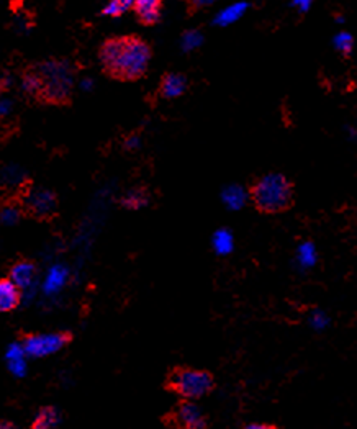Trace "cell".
Instances as JSON below:
<instances>
[{
    "instance_id": "cb8c5ba5",
    "label": "cell",
    "mask_w": 357,
    "mask_h": 429,
    "mask_svg": "<svg viewBox=\"0 0 357 429\" xmlns=\"http://www.w3.org/2000/svg\"><path fill=\"white\" fill-rule=\"evenodd\" d=\"M215 2H218V0H188V5H191L192 10H198L210 7V5H213Z\"/></svg>"
},
{
    "instance_id": "52a82bcc",
    "label": "cell",
    "mask_w": 357,
    "mask_h": 429,
    "mask_svg": "<svg viewBox=\"0 0 357 429\" xmlns=\"http://www.w3.org/2000/svg\"><path fill=\"white\" fill-rule=\"evenodd\" d=\"M167 429H208V418L193 400H178L161 418Z\"/></svg>"
},
{
    "instance_id": "484cf974",
    "label": "cell",
    "mask_w": 357,
    "mask_h": 429,
    "mask_svg": "<svg viewBox=\"0 0 357 429\" xmlns=\"http://www.w3.org/2000/svg\"><path fill=\"white\" fill-rule=\"evenodd\" d=\"M243 429H277V426L269 425V423H251V425H246Z\"/></svg>"
},
{
    "instance_id": "4fadbf2b",
    "label": "cell",
    "mask_w": 357,
    "mask_h": 429,
    "mask_svg": "<svg viewBox=\"0 0 357 429\" xmlns=\"http://www.w3.org/2000/svg\"><path fill=\"white\" fill-rule=\"evenodd\" d=\"M59 423V411L54 406H41L38 410L33 423L30 425V429H53Z\"/></svg>"
},
{
    "instance_id": "3957f363",
    "label": "cell",
    "mask_w": 357,
    "mask_h": 429,
    "mask_svg": "<svg viewBox=\"0 0 357 429\" xmlns=\"http://www.w3.org/2000/svg\"><path fill=\"white\" fill-rule=\"evenodd\" d=\"M166 392L177 395L181 400H200L215 388L212 372L187 366H174L169 369L162 382Z\"/></svg>"
},
{
    "instance_id": "7402d4cb",
    "label": "cell",
    "mask_w": 357,
    "mask_h": 429,
    "mask_svg": "<svg viewBox=\"0 0 357 429\" xmlns=\"http://www.w3.org/2000/svg\"><path fill=\"white\" fill-rule=\"evenodd\" d=\"M299 258H300V263L304 265H311L313 263H315L316 251H315V248H313L311 243L302 244L299 249Z\"/></svg>"
},
{
    "instance_id": "5bb4252c",
    "label": "cell",
    "mask_w": 357,
    "mask_h": 429,
    "mask_svg": "<svg viewBox=\"0 0 357 429\" xmlns=\"http://www.w3.org/2000/svg\"><path fill=\"white\" fill-rule=\"evenodd\" d=\"M247 7H250V5H247L246 2L231 4L226 9L220 10V14L216 15V18H215V23L220 25V26H226V25L235 23V21L240 20L243 15L246 14Z\"/></svg>"
},
{
    "instance_id": "d6986e66",
    "label": "cell",
    "mask_w": 357,
    "mask_h": 429,
    "mask_svg": "<svg viewBox=\"0 0 357 429\" xmlns=\"http://www.w3.org/2000/svg\"><path fill=\"white\" fill-rule=\"evenodd\" d=\"M213 248L218 254H228L233 249V236L228 230H220L213 236Z\"/></svg>"
},
{
    "instance_id": "d4e9b609",
    "label": "cell",
    "mask_w": 357,
    "mask_h": 429,
    "mask_svg": "<svg viewBox=\"0 0 357 429\" xmlns=\"http://www.w3.org/2000/svg\"><path fill=\"white\" fill-rule=\"evenodd\" d=\"M12 112V102L9 99H0V117H7Z\"/></svg>"
},
{
    "instance_id": "6da1fadb",
    "label": "cell",
    "mask_w": 357,
    "mask_h": 429,
    "mask_svg": "<svg viewBox=\"0 0 357 429\" xmlns=\"http://www.w3.org/2000/svg\"><path fill=\"white\" fill-rule=\"evenodd\" d=\"M99 59L108 78L134 83L148 70L151 48L138 36L108 38L99 48Z\"/></svg>"
},
{
    "instance_id": "2e32d148",
    "label": "cell",
    "mask_w": 357,
    "mask_h": 429,
    "mask_svg": "<svg viewBox=\"0 0 357 429\" xmlns=\"http://www.w3.org/2000/svg\"><path fill=\"white\" fill-rule=\"evenodd\" d=\"M250 198V192L240 186H230L223 190V202L231 210H240Z\"/></svg>"
},
{
    "instance_id": "7a4b0ae2",
    "label": "cell",
    "mask_w": 357,
    "mask_h": 429,
    "mask_svg": "<svg viewBox=\"0 0 357 429\" xmlns=\"http://www.w3.org/2000/svg\"><path fill=\"white\" fill-rule=\"evenodd\" d=\"M38 78L36 100L45 105L66 107L71 103L75 66L68 59H48L31 66Z\"/></svg>"
},
{
    "instance_id": "44dd1931",
    "label": "cell",
    "mask_w": 357,
    "mask_h": 429,
    "mask_svg": "<svg viewBox=\"0 0 357 429\" xmlns=\"http://www.w3.org/2000/svg\"><path fill=\"white\" fill-rule=\"evenodd\" d=\"M203 38L202 35L198 33V31L192 30V31H187L186 35L182 36V48L183 50H196V48H198L200 45H202Z\"/></svg>"
},
{
    "instance_id": "e0dca14e",
    "label": "cell",
    "mask_w": 357,
    "mask_h": 429,
    "mask_svg": "<svg viewBox=\"0 0 357 429\" xmlns=\"http://www.w3.org/2000/svg\"><path fill=\"white\" fill-rule=\"evenodd\" d=\"M20 216H23V211H21L18 198L17 197L5 198V202L0 205V218H2L4 223L7 225L17 223Z\"/></svg>"
},
{
    "instance_id": "7c38bea8",
    "label": "cell",
    "mask_w": 357,
    "mask_h": 429,
    "mask_svg": "<svg viewBox=\"0 0 357 429\" xmlns=\"http://www.w3.org/2000/svg\"><path fill=\"white\" fill-rule=\"evenodd\" d=\"M187 89V80L183 75L176 73H167L164 78L161 79L159 84V95L164 99H177L181 97Z\"/></svg>"
},
{
    "instance_id": "277c9868",
    "label": "cell",
    "mask_w": 357,
    "mask_h": 429,
    "mask_svg": "<svg viewBox=\"0 0 357 429\" xmlns=\"http://www.w3.org/2000/svg\"><path fill=\"white\" fill-rule=\"evenodd\" d=\"M250 198L261 213H280L292 205L294 192L282 174H267L257 179L250 189Z\"/></svg>"
},
{
    "instance_id": "ac0fdd59",
    "label": "cell",
    "mask_w": 357,
    "mask_h": 429,
    "mask_svg": "<svg viewBox=\"0 0 357 429\" xmlns=\"http://www.w3.org/2000/svg\"><path fill=\"white\" fill-rule=\"evenodd\" d=\"M134 4H137V0H110L108 2L104 10H102V14L107 15V17H120L122 14H125L127 10L133 9Z\"/></svg>"
},
{
    "instance_id": "9a60e30c",
    "label": "cell",
    "mask_w": 357,
    "mask_h": 429,
    "mask_svg": "<svg viewBox=\"0 0 357 429\" xmlns=\"http://www.w3.org/2000/svg\"><path fill=\"white\" fill-rule=\"evenodd\" d=\"M149 202V192L144 187H134L123 195L122 205L128 210H138L142 206L148 205Z\"/></svg>"
},
{
    "instance_id": "5b68a950",
    "label": "cell",
    "mask_w": 357,
    "mask_h": 429,
    "mask_svg": "<svg viewBox=\"0 0 357 429\" xmlns=\"http://www.w3.org/2000/svg\"><path fill=\"white\" fill-rule=\"evenodd\" d=\"M18 198L21 211L26 218H31L40 223H50V221L56 220L59 213V202L58 195L50 189L45 187H26L23 192L15 195Z\"/></svg>"
},
{
    "instance_id": "83f0119b",
    "label": "cell",
    "mask_w": 357,
    "mask_h": 429,
    "mask_svg": "<svg viewBox=\"0 0 357 429\" xmlns=\"http://www.w3.org/2000/svg\"><path fill=\"white\" fill-rule=\"evenodd\" d=\"M139 144V141H138V137H132V138H128V141H127V148L128 149H133V148H137V146Z\"/></svg>"
},
{
    "instance_id": "ba28073f",
    "label": "cell",
    "mask_w": 357,
    "mask_h": 429,
    "mask_svg": "<svg viewBox=\"0 0 357 429\" xmlns=\"http://www.w3.org/2000/svg\"><path fill=\"white\" fill-rule=\"evenodd\" d=\"M7 277L12 279L21 290L30 289L38 277V268L35 260L26 258H17L7 268Z\"/></svg>"
},
{
    "instance_id": "ffe728a7",
    "label": "cell",
    "mask_w": 357,
    "mask_h": 429,
    "mask_svg": "<svg viewBox=\"0 0 357 429\" xmlns=\"http://www.w3.org/2000/svg\"><path fill=\"white\" fill-rule=\"evenodd\" d=\"M333 45H334V48H336L338 51L348 54V53L353 51L354 40H353V36H351L348 33V31H341V33H338L336 36H334Z\"/></svg>"
},
{
    "instance_id": "4316f807",
    "label": "cell",
    "mask_w": 357,
    "mask_h": 429,
    "mask_svg": "<svg viewBox=\"0 0 357 429\" xmlns=\"http://www.w3.org/2000/svg\"><path fill=\"white\" fill-rule=\"evenodd\" d=\"M0 429H20L15 423L9 421V420H4V418H0Z\"/></svg>"
},
{
    "instance_id": "603a6c76",
    "label": "cell",
    "mask_w": 357,
    "mask_h": 429,
    "mask_svg": "<svg viewBox=\"0 0 357 429\" xmlns=\"http://www.w3.org/2000/svg\"><path fill=\"white\" fill-rule=\"evenodd\" d=\"M315 0H292V5L299 10V12H308Z\"/></svg>"
},
{
    "instance_id": "30bf717a",
    "label": "cell",
    "mask_w": 357,
    "mask_h": 429,
    "mask_svg": "<svg viewBox=\"0 0 357 429\" xmlns=\"http://www.w3.org/2000/svg\"><path fill=\"white\" fill-rule=\"evenodd\" d=\"M0 186L7 190H12V192H15V195H18L30 186V181L20 167L5 166L4 169L0 171Z\"/></svg>"
},
{
    "instance_id": "8992f818",
    "label": "cell",
    "mask_w": 357,
    "mask_h": 429,
    "mask_svg": "<svg viewBox=\"0 0 357 429\" xmlns=\"http://www.w3.org/2000/svg\"><path fill=\"white\" fill-rule=\"evenodd\" d=\"M21 351L31 357H46L54 352L63 351L73 343L74 334L71 331H51V333H31V331H18Z\"/></svg>"
},
{
    "instance_id": "9c48e42d",
    "label": "cell",
    "mask_w": 357,
    "mask_h": 429,
    "mask_svg": "<svg viewBox=\"0 0 357 429\" xmlns=\"http://www.w3.org/2000/svg\"><path fill=\"white\" fill-rule=\"evenodd\" d=\"M21 290L9 277L0 279V313L15 312L21 303Z\"/></svg>"
},
{
    "instance_id": "8fae6325",
    "label": "cell",
    "mask_w": 357,
    "mask_h": 429,
    "mask_svg": "<svg viewBox=\"0 0 357 429\" xmlns=\"http://www.w3.org/2000/svg\"><path fill=\"white\" fill-rule=\"evenodd\" d=\"M162 0H137L133 12L134 17L144 26L156 25L161 18Z\"/></svg>"
}]
</instances>
